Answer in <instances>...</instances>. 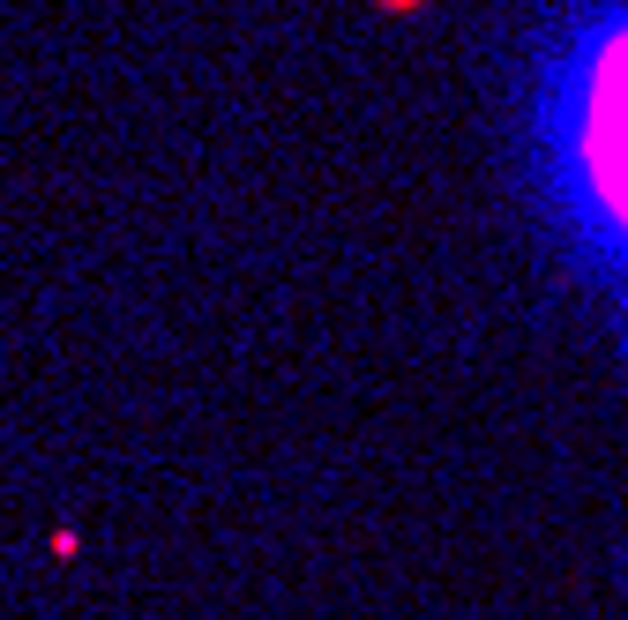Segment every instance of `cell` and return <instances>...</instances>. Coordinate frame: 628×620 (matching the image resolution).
I'll return each instance as SVG.
<instances>
[{
	"label": "cell",
	"instance_id": "obj_1",
	"mask_svg": "<svg viewBox=\"0 0 628 620\" xmlns=\"http://www.w3.org/2000/svg\"><path fill=\"white\" fill-rule=\"evenodd\" d=\"M509 90L516 195L628 381V0H539Z\"/></svg>",
	"mask_w": 628,
	"mask_h": 620
},
{
	"label": "cell",
	"instance_id": "obj_2",
	"mask_svg": "<svg viewBox=\"0 0 628 620\" xmlns=\"http://www.w3.org/2000/svg\"><path fill=\"white\" fill-rule=\"evenodd\" d=\"M614 606H621V620H628V538L614 546Z\"/></svg>",
	"mask_w": 628,
	"mask_h": 620
}]
</instances>
